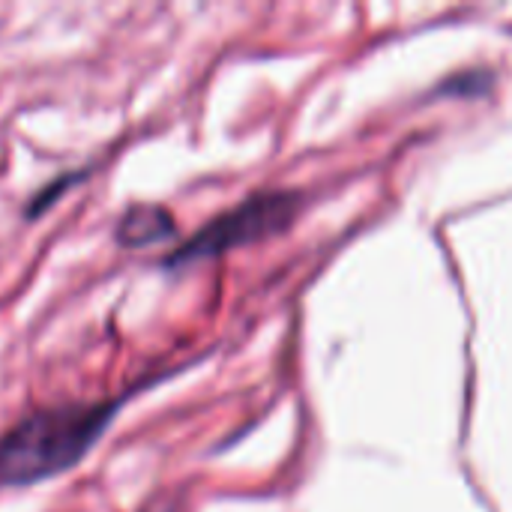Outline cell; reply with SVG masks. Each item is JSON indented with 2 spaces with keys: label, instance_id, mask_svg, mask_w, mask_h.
<instances>
[{
  "label": "cell",
  "instance_id": "6da1fadb",
  "mask_svg": "<svg viewBox=\"0 0 512 512\" xmlns=\"http://www.w3.org/2000/svg\"><path fill=\"white\" fill-rule=\"evenodd\" d=\"M129 396L132 390L105 402L39 408L24 414L0 435V486H36L75 468L96 447Z\"/></svg>",
  "mask_w": 512,
  "mask_h": 512
},
{
  "label": "cell",
  "instance_id": "7a4b0ae2",
  "mask_svg": "<svg viewBox=\"0 0 512 512\" xmlns=\"http://www.w3.org/2000/svg\"><path fill=\"white\" fill-rule=\"evenodd\" d=\"M294 213V198L291 195H255L249 201H243L240 207L216 216L213 222H207L195 237H189L183 246H177L162 267H183L189 261L198 258H210V255H222L234 246L252 243L258 237H267L273 231H279Z\"/></svg>",
  "mask_w": 512,
  "mask_h": 512
},
{
  "label": "cell",
  "instance_id": "3957f363",
  "mask_svg": "<svg viewBox=\"0 0 512 512\" xmlns=\"http://www.w3.org/2000/svg\"><path fill=\"white\" fill-rule=\"evenodd\" d=\"M174 219L168 210L156 207V204H138L129 207L123 213V219L117 222V243L126 249H141V246H153V243H165L174 237Z\"/></svg>",
  "mask_w": 512,
  "mask_h": 512
}]
</instances>
